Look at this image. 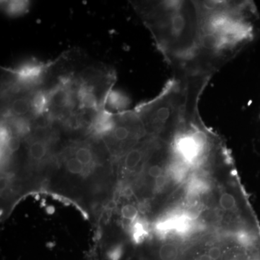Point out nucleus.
<instances>
[{
    "instance_id": "4468645a",
    "label": "nucleus",
    "mask_w": 260,
    "mask_h": 260,
    "mask_svg": "<svg viewBox=\"0 0 260 260\" xmlns=\"http://www.w3.org/2000/svg\"><path fill=\"white\" fill-rule=\"evenodd\" d=\"M32 107L37 114H42L47 107L48 99L47 95L43 93H38L34 97L32 101Z\"/></svg>"
},
{
    "instance_id": "6ab92c4d",
    "label": "nucleus",
    "mask_w": 260,
    "mask_h": 260,
    "mask_svg": "<svg viewBox=\"0 0 260 260\" xmlns=\"http://www.w3.org/2000/svg\"><path fill=\"white\" fill-rule=\"evenodd\" d=\"M206 253L213 260H220L223 256V250L218 246H211Z\"/></svg>"
},
{
    "instance_id": "0eeeda50",
    "label": "nucleus",
    "mask_w": 260,
    "mask_h": 260,
    "mask_svg": "<svg viewBox=\"0 0 260 260\" xmlns=\"http://www.w3.org/2000/svg\"><path fill=\"white\" fill-rule=\"evenodd\" d=\"M218 204L225 212H234L238 208L237 200L231 193L223 191L219 197Z\"/></svg>"
},
{
    "instance_id": "1a4fd4ad",
    "label": "nucleus",
    "mask_w": 260,
    "mask_h": 260,
    "mask_svg": "<svg viewBox=\"0 0 260 260\" xmlns=\"http://www.w3.org/2000/svg\"><path fill=\"white\" fill-rule=\"evenodd\" d=\"M75 157L86 168L87 170H90V168L93 167V155L90 148L80 147L75 152Z\"/></svg>"
},
{
    "instance_id": "6e6552de",
    "label": "nucleus",
    "mask_w": 260,
    "mask_h": 260,
    "mask_svg": "<svg viewBox=\"0 0 260 260\" xmlns=\"http://www.w3.org/2000/svg\"><path fill=\"white\" fill-rule=\"evenodd\" d=\"M95 128L98 133L104 134V133L112 131L115 128V125L110 116L106 113H102L97 117Z\"/></svg>"
},
{
    "instance_id": "9b49d317",
    "label": "nucleus",
    "mask_w": 260,
    "mask_h": 260,
    "mask_svg": "<svg viewBox=\"0 0 260 260\" xmlns=\"http://www.w3.org/2000/svg\"><path fill=\"white\" fill-rule=\"evenodd\" d=\"M65 167H66L67 171L73 175L83 176L88 172L86 168L84 167L83 164L75 157H72V158L68 159L65 164Z\"/></svg>"
},
{
    "instance_id": "dca6fc26",
    "label": "nucleus",
    "mask_w": 260,
    "mask_h": 260,
    "mask_svg": "<svg viewBox=\"0 0 260 260\" xmlns=\"http://www.w3.org/2000/svg\"><path fill=\"white\" fill-rule=\"evenodd\" d=\"M132 129L125 125L115 126L114 138L116 141L124 142L131 137Z\"/></svg>"
},
{
    "instance_id": "f03ea898",
    "label": "nucleus",
    "mask_w": 260,
    "mask_h": 260,
    "mask_svg": "<svg viewBox=\"0 0 260 260\" xmlns=\"http://www.w3.org/2000/svg\"><path fill=\"white\" fill-rule=\"evenodd\" d=\"M180 253V249L177 244L166 242L159 247L157 251V257L158 260H177Z\"/></svg>"
},
{
    "instance_id": "2eb2a0df",
    "label": "nucleus",
    "mask_w": 260,
    "mask_h": 260,
    "mask_svg": "<svg viewBox=\"0 0 260 260\" xmlns=\"http://www.w3.org/2000/svg\"><path fill=\"white\" fill-rule=\"evenodd\" d=\"M121 214L123 218L134 223L138 218V210L133 205L126 204L121 208Z\"/></svg>"
},
{
    "instance_id": "a211bd4d",
    "label": "nucleus",
    "mask_w": 260,
    "mask_h": 260,
    "mask_svg": "<svg viewBox=\"0 0 260 260\" xmlns=\"http://www.w3.org/2000/svg\"><path fill=\"white\" fill-rule=\"evenodd\" d=\"M164 169L162 168L159 165H153L150 166L148 168V174L149 177L155 179L156 180L160 179V178L164 177Z\"/></svg>"
},
{
    "instance_id": "39448f33",
    "label": "nucleus",
    "mask_w": 260,
    "mask_h": 260,
    "mask_svg": "<svg viewBox=\"0 0 260 260\" xmlns=\"http://www.w3.org/2000/svg\"><path fill=\"white\" fill-rule=\"evenodd\" d=\"M32 107V102L26 98L15 99L10 105V111L16 116H23L28 114Z\"/></svg>"
},
{
    "instance_id": "20e7f679",
    "label": "nucleus",
    "mask_w": 260,
    "mask_h": 260,
    "mask_svg": "<svg viewBox=\"0 0 260 260\" xmlns=\"http://www.w3.org/2000/svg\"><path fill=\"white\" fill-rule=\"evenodd\" d=\"M47 154V146L45 142L37 140L29 147V155L34 161H41Z\"/></svg>"
},
{
    "instance_id": "f3484780",
    "label": "nucleus",
    "mask_w": 260,
    "mask_h": 260,
    "mask_svg": "<svg viewBox=\"0 0 260 260\" xmlns=\"http://www.w3.org/2000/svg\"><path fill=\"white\" fill-rule=\"evenodd\" d=\"M26 8L25 2H10L8 4V12L11 14H18Z\"/></svg>"
},
{
    "instance_id": "7ed1b4c3",
    "label": "nucleus",
    "mask_w": 260,
    "mask_h": 260,
    "mask_svg": "<svg viewBox=\"0 0 260 260\" xmlns=\"http://www.w3.org/2000/svg\"><path fill=\"white\" fill-rule=\"evenodd\" d=\"M144 158V151L141 148H133L124 157V167L126 171H135Z\"/></svg>"
},
{
    "instance_id": "f8f14e48",
    "label": "nucleus",
    "mask_w": 260,
    "mask_h": 260,
    "mask_svg": "<svg viewBox=\"0 0 260 260\" xmlns=\"http://www.w3.org/2000/svg\"><path fill=\"white\" fill-rule=\"evenodd\" d=\"M50 102L56 107H64L70 102V95L64 89H58L51 94Z\"/></svg>"
},
{
    "instance_id": "423d86ee",
    "label": "nucleus",
    "mask_w": 260,
    "mask_h": 260,
    "mask_svg": "<svg viewBox=\"0 0 260 260\" xmlns=\"http://www.w3.org/2000/svg\"><path fill=\"white\" fill-rule=\"evenodd\" d=\"M78 99L82 107L88 108V109H96V97L90 89L87 88L80 89L78 93Z\"/></svg>"
},
{
    "instance_id": "9d476101",
    "label": "nucleus",
    "mask_w": 260,
    "mask_h": 260,
    "mask_svg": "<svg viewBox=\"0 0 260 260\" xmlns=\"http://www.w3.org/2000/svg\"><path fill=\"white\" fill-rule=\"evenodd\" d=\"M42 66L38 65H27L15 71V74L18 75L23 80H30L37 78L42 73Z\"/></svg>"
},
{
    "instance_id": "aec40b11",
    "label": "nucleus",
    "mask_w": 260,
    "mask_h": 260,
    "mask_svg": "<svg viewBox=\"0 0 260 260\" xmlns=\"http://www.w3.org/2000/svg\"><path fill=\"white\" fill-rule=\"evenodd\" d=\"M7 148L11 153L16 151L20 147V140L16 137H11L8 138L6 142Z\"/></svg>"
},
{
    "instance_id": "ddd939ff",
    "label": "nucleus",
    "mask_w": 260,
    "mask_h": 260,
    "mask_svg": "<svg viewBox=\"0 0 260 260\" xmlns=\"http://www.w3.org/2000/svg\"><path fill=\"white\" fill-rule=\"evenodd\" d=\"M108 100L109 105L115 109H124L128 104V101L124 95L116 91H113L110 93Z\"/></svg>"
},
{
    "instance_id": "f257e3e1",
    "label": "nucleus",
    "mask_w": 260,
    "mask_h": 260,
    "mask_svg": "<svg viewBox=\"0 0 260 260\" xmlns=\"http://www.w3.org/2000/svg\"><path fill=\"white\" fill-rule=\"evenodd\" d=\"M197 20L190 73L212 78L253 42L259 15L251 1H195Z\"/></svg>"
}]
</instances>
